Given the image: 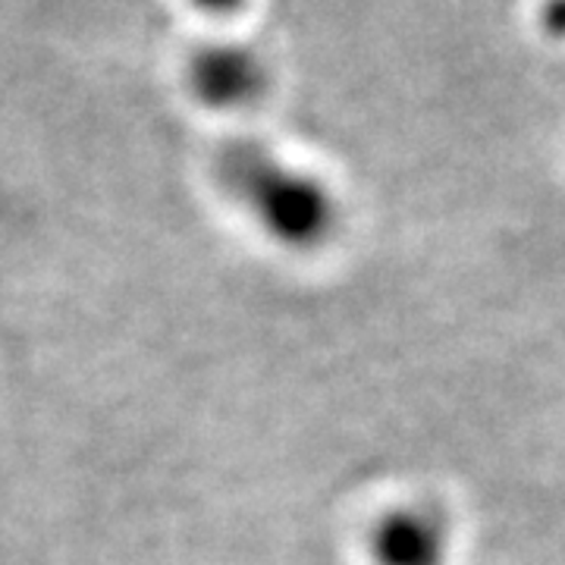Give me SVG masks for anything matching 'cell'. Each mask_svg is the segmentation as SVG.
<instances>
[{
  "label": "cell",
  "instance_id": "obj_1",
  "mask_svg": "<svg viewBox=\"0 0 565 565\" xmlns=\"http://www.w3.org/2000/svg\"><path fill=\"white\" fill-rule=\"evenodd\" d=\"M221 177L274 243L315 248L337 230V202L327 185L255 141L223 148Z\"/></svg>",
  "mask_w": 565,
  "mask_h": 565
},
{
  "label": "cell",
  "instance_id": "obj_2",
  "mask_svg": "<svg viewBox=\"0 0 565 565\" xmlns=\"http://www.w3.org/2000/svg\"><path fill=\"white\" fill-rule=\"evenodd\" d=\"M267 66L239 44H207L189 61V88L192 95L217 110L248 107L267 92Z\"/></svg>",
  "mask_w": 565,
  "mask_h": 565
},
{
  "label": "cell",
  "instance_id": "obj_3",
  "mask_svg": "<svg viewBox=\"0 0 565 565\" xmlns=\"http://www.w3.org/2000/svg\"><path fill=\"white\" fill-rule=\"evenodd\" d=\"M449 527L437 509L408 505L393 509L374 531L377 565H444Z\"/></svg>",
  "mask_w": 565,
  "mask_h": 565
},
{
  "label": "cell",
  "instance_id": "obj_4",
  "mask_svg": "<svg viewBox=\"0 0 565 565\" xmlns=\"http://www.w3.org/2000/svg\"><path fill=\"white\" fill-rule=\"evenodd\" d=\"M248 0H192L195 10H202L207 17H217V20H230L236 13H243Z\"/></svg>",
  "mask_w": 565,
  "mask_h": 565
},
{
  "label": "cell",
  "instance_id": "obj_5",
  "mask_svg": "<svg viewBox=\"0 0 565 565\" xmlns=\"http://www.w3.org/2000/svg\"><path fill=\"white\" fill-rule=\"evenodd\" d=\"M541 22H544L546 35L565 39V0H546Z\"/></svg>",
  "mask_w": 565,
  "mask_h": 565
}]
</instances>
